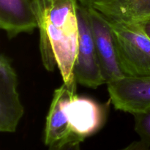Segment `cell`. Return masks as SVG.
Wrapping results in <instances>:
<instances>
[{"instance_id":"obj_6","label":"cell","mask_w":150,"mask_h":150,"mask_svg":"<svg viewBox=\"0 0 150 150\" xmlns=\"http://www.w3.org/2000/svg\"><path fill=\"white\" fill-rule=\"evenodd\" d=\"M106 106L95 100L75 95L66 107L72 133L84 140L98 133L106 119Z\"/></svg>"},{"instance_id":"obj_2","label":"cell","mask_w":150,"mask_h":150,"mask_svg":"<svg viewBox=\"0 0 150 150\" xmlns=\"http://www.w3.org/2000/svg\"><path fill=\"white\" fill-rule=\"evenodd\" d=\"M79 48L75 63V76L77 83L89 88L106 83L92 37L87 7L79 3Z\"/></svg>"},{"instance_id":"obj_8","label":"cell","mask_w":150,"mask_h":150,"mask_svg":"<svg viewBox=\"0 0 150 150\" xmlns=\"http://www.w3.org/2000/svg\"><path fill=\"white\" fill-rule=\"evenodd\" d=\"M75 95L76 92L64 83L54 91L45 122L44 142L46 146H49L73 133L66 114V107Z\"/></svg>"},{"instance_id":"obj_9","label":"cell","mask_w":150,"mask_h":150,"mask_svg":"<svg viewBox=\"0 0 150 150\" xmlns=\"http://www.w3.org/2000/svg\"><path fill=\"white\" fill-rule=\"evenodd\" d=\"M91 7L117 21L139 23L150 16V0H105Z\"/></svg>"},{"instance_id":"obj_4","label":"cell","mask_w":150,"mask_h":150,"mask_svg":"<svg viewBox=\"0 0 150 150\" xmlns=\"http://www.w3.org/2000/svg\"><path fill=\"white\" fill-rule=\"evenodd\" d=\"M18 78L10 62L0 57V130L14 133L24 114L17 91Z\"/></svg>"},{"instance_id":"obj_5","label":"cell","mask_w":150,"mask_h":150,"mask_svg":"<svg viewBox=\"0 0 150 150\" xmlns=\"http://www.w3.org/2000/svg\"><path fill=\"white\" fill-rule=\"evenodd\" d=\"M107 85L116 109L136 114L150 108V76H124Z\"/></svg>"},{"instance_id":"obj_1","label":"cell","mask_w":150,"mask_h":150,"mask_svg":"<svg viewBox=\"0 0 150 150\" xmlns=\"http://www.w3.org/2000/svg\"><path fill=\"white\" fill-rule=\"evenodd\" d=\"M125 76H150V38L139 23L110 20Z\"/></svg>"},{"instance_id":"obj_3","label":"cell","mask_w":150,"mask_h":150,"mask_svg":"<svg viewBox=\"0 0 150 150\" xmlns=\"http://www.w3.org/2000/svg\"><path fill=\"white\" fill-rule=\"evenodd\" d=\"M87 7L92 37L106 83L125 75L120 67L111 21L91 6Z\"/></svg>"},{"instance_id":"obj_7","label":"cell","mask_w":150,"mask_h":150,"mask_svg":"<svg viewBox=\"0 0 150 150\" xmlns=\"http://www.w3.org/2000/svg\"><path fill=\"white\" fill-rule=\"evenodd\" d=\"M0 27L9 38L32 33L38 23L30 0H0Z\"/></svg>"},{"instance_id":"obj_14","label":"cell","mask_w":150,"mask_h":150,"mask_svg":"<svg viewBox=\"0 0 150 150\" xmlns=\"http://www.w3.org/2000/svg\"><path fill=\"white\" fill-rule=\"evenodd\" d=\"M80 4L84 6H92L95 3L100 2V1H105V0H78Z\"/></svg>"},{"instance_id":"obj_11","label":"cell","mask_w":150,"mask_h":150,"mask_svg":"<svg viewBox=\"0 0 150 150\" xmlns=\"http://www.w3.org/2000/svg\"><path fill=\"white\" fill-rule=\"evenodd\" d=\"M83 141L74 133L49 146V150H81L80 144Z\"/></svg>"},{"instance_id":"obj_10","label":"cell","mask_w":150,"mask_h":150,"mask_svg":"<svg viewBox=\"0 0 150 150\" xmlns=\"http://www.w3.org/2000/svg\"><path fill=\"white\" fill-rule=\"evenodd\" d=\"M134 115L135 130L141 141L150 148V108Z\"/></svg>"},{"instance_id":"obj_13","label":"cell","mask_w":150,"mask_h":150,"mask_svg":"<svg viewBox=\"0 0 150 150\" xmlns=\"http://www.w3.org/2000/svg\"><path fill=\"white\" fill-rule=\"evenodd\" d=\"M139 23L140 24L142 29L145 32V33L150 38V16L145 20L139 22Z\"/></svg>"},{"instance_id":"obj_12","label":"cell","mask_w":150,"mask_h":150,"mask_svg":"<svg viewBox=\"0 0 150 150\" xmlns=\"http://www.w3.org/2000/svg\"><path fill=\"white\" fill-rule=\"evenodd\" d=\"M121 150H150V148L143 142H135Z\"/></svg>"}]
</instances>
